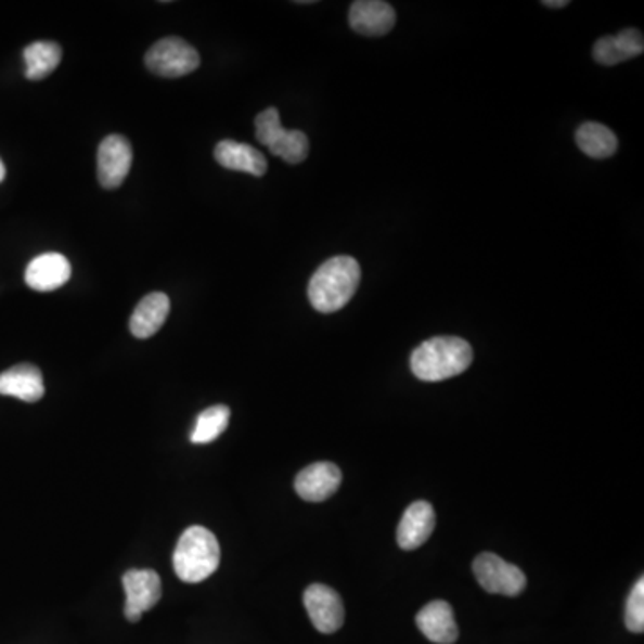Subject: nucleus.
<instances>
[{"label":"nucleus","instance_id":"obj_1","mask_svg":"<svg viewBox=\"0 0 644 644\" xmlns=\"http://www.w3.org/2000/svg\"><path fill=\"white\" fill-rule=\"evenodd\" d=\"M360 278L362 271L351 256L330 258L319 267L310 280L308 299L318 312H338L351 301L360 285Z\"/></svg>","mask_w":644,"mask_h":644},{"label":"nucleus","instance_id":"obj_2","mask_svg":"<svg viewBox=\"0 0 644 644\" xmlns=\"http://www.w3.org/2000/svg\"><path fill=\"white\" fill-rule=\"evenodd\" d=\"M473 362V348L464 338L434 337L410 358L412 373L423 382H445L464 373Z\"/></svg>","mask_w":644,"mask_h":644},{"label":"nucleus","instance_id":"obj_3","mask_svg":"<svg viewBox=\"0 0 644 644\" xmlns=\"http://www.w3.org/2000/svg\"><path fill=\"white\" fill-rule=\"evenodd\" d=\"M175 571L184 583L205 582L220 564V544L205 527H190L179 537L175 550Z\"/></svg>","mask_w":644,"mask_h":644},{"label":"nucleus","instance_id":"obj_4","mask_svg":"<svg viewBox=\"0 0 644 644\" xmlns=\"http://www.w3.org/2000/svg\"><path fill=\"white\" fill-rule=\"evenodd\" d=\"M256 140L266 145L278 158L285 159L286 164H301L308 156L307 134L302 131H288L283 128L280 113L276 107H267L255 120Z\"/></svg>","mask_w":644,"mask_h":644},{"label":"nucleus","instance_id":"obj_5","mask_svg":"<svg viewBox=\"0 0 644 644\" xmlns=\"http://www.w3.org/2000/svg\"><path fill=\"white\" fill-rule=\"evenodd\" d=\"M199 63L201 57L194 47L178 36L156 41L145 54L149 70L162 77L186 76L199 67Z\"/></svg>","mask_w":644,"mask_h":644},{"label":"nucleus","instance_id":"obj_6","mask_svg":"<svg viewBox=\"0 0 644 644\" xmlns=\"http://www.w3.org/2000/svg\"><path fill=\"white\" fill-rule=\"evenodd\" d=\"M473 571L487 593L517 596L527 588L525 572L494 553H480L473 563Z\"/></svg>","mask_w":644,"mask_h":644},{"label":"nucleus","instance_id":"obj_7","mask_svg":"<svg viewBox=\"0 0 644 644\" xmlns=\"http://www.w3.org/2000/svg\"><path fill=\"white\" fill-rule=\"evenodd\" d=\"M126 607L124 614L131 623H137L143 614L151 610L162 598V580L153 569H131L123 578Z\"/></svg>","mask_w":644,"mask_h":644},{"label":"nucleus","instance_id":"obj_8","mask_svg":"<svg viewBox=\"0 0 644 644\" xmlns=\"http://www.w3.org/2000/svg\"><path fill=\"white\" fill-rule=\"evenodd\" d=\"M133 165V147L123 134H110L99 145L98 176L104 189H117Z\"/></svg>","mask_w":644,"mask_h":644},{"label":"nucleus","instance_id":"obj_9","mask_svg":"<svg viewBox=\"0 0 644 644\" xmlns=\"http://www.w3.org/2000/svg\"><path fill=\"white\" fill-rule=\"evenodd\" d=\"M313 627L322 634H333L344 624V604L337 591L322 583H313L302 596Z\"/></svg>","mask_w":644,"mask_h":644},{"label":"nucleus","instance_id":"obj_10","mask_svg":"<svg viewBox=\"0 0 644 644\" xmlns=\"http://www.w3.org/2000/svg\"><path fill=\"white\" fill-rule=\"evenodd\" d=\"M343 481V473L337 465L330 464V462H318V464L308 465L297 475L296 492L305 501L327 500L337 492Z\"/></svg>","mask_w":644,"mask_h":644},{"label":"nucleus","instance_id":"obj_11","mask_svg":"<svg viewBox=\"0 0 644 644\" xmlns=\"http://www.w3.org/2000/svg\"><path fill=\"white\" fill-rule=\"evenodd\" d=\"M396 24V11L384 0H358L349 8V26L358 35L384 36Z\"/></svg>","mask_w":644,"mask_h":644},{"label":"nucleus","instance_id":"obj_12","mask_svg":"<svg viewBox=\"0 0 644 644\" xmlns=\"http://www.w3.org/2000/svg\"><path fill=\"white\" fill-rule=\"evenodd\" d=\"M70 261L60 253L36 256L27 266L26 283L36 292H52L70 280Z\"/></svg>","mask_w":644,"mask_h":644},{"label":"nucleus","instance_id":"obj_13","mask_svg":"<svg viewBox=\"0 0 644 644\" xmlns=\"http://www.w3.org/2000/svg\"><path fill=\"white\" fill-rule=\"evenodd\" d=\"M435 512L428 501H415L404 511L398 527V544L407 552L417 550L434 533Z\"/></svg>","mask_w":644,"mask_h":644},{"label":"nucleus","instance_id":"obj_14","mask_svg":"<svg viewBox=\"0 0 644 644\" xmlns=\"http://www.w3.org/2000/svg\"><path fill=\"white\" fill-rule=\"evenodd\" d=\"M415 623L432 643L453 644L459 640V627L455 623L453 608L445 600H437L421 608Z\"/></svg>","mask_w":644,"mask_h":644},{"label":"nucleus","instance_id":"obj_15","mask_svg":"<svg viewBox=\"0 0 644 644\" xmlns=\"http://www.w3.org/2000/svg\"><path fill=\"white\" fill-rule=\"evenodd\" d=\"M0 394L36 403L43 398L46 385L40 369L31 363H21L0 374Z\"/></svg>","mask_w":644,"mask_h":644},{"label":"nucleus","instance_id":"obj_16","mask_svg":"<svg viewBox=\"0 0 644 644\" xmlns=\"http://www.w3.org/2000/svg\"><path fill=\"white\" fill-rule=\"evenodd\" d=\"M644 38L637 29H624L616 36H604L594 43L593 56L607 67L643 54Z\"/></svg>","mask_w":644,"mask_h":644},{"label":"nucleus","instance_id":"obj_17","mask_svg":"<svg viewBox=\"0 0 644 644\" xmlns=\"http://www.w3.org/2000/svg\"><path fill=\"white\" fill-rule=\"evenodd\" d=\"M215 159L224 169L247 172L250 176L266 175L267 159L258 149L250 147L247 143L235 142V140H222L215 147Z\"/></svg>","mask_w":644,"mask_h":644},{"label":"nucleus","instance_id":"obj_18","mask_svg":"<svg viewBox=\"0 0 644 644\" xmlns=\"http://www.w3.org/2000/svg\"><path fill=\"white\" fill-rule=\"evenodd\" d=\"M170 299L164 292H153L143 297L142 301L134 308L129 330L137 338L153 337L159 327L164 326L169 318Z\"/></svg>","mask_w":644,"mask_h":644},{"label":"nucleus","instance_id":"obj_19","mask_svg":"<svg viewBox=\"0 0 644 644\" xmlns=\"http://www.w3.org/2000/svg\"><path fill=\"white\" fill-rule=\"evenodd\" d=\"M62 47L56 41H35L24 49V62H26V77L31 81H40L51 76L62 62Z\"/></svg>","mask_w":644,"mask_h":644},{"label":"nucleus","instance_id":"obj_20","mask_svg":"<svg viewBox=\"0 0 644 644\" xmlns=\"http://www.w3.org/2000/svg\"><path fill=\"white\" fill-rule=\"evenodd\" d=\"M577 143L580 151L591 158H610L618 151V139L610 129L598 123H585L577 129Z\"/></svg>","mask_w":644,"mask_h":644},{"label":"nucleus","instance_id":"obj_21","mask_svg":"<svg viewBox=\"0 0 644 644\" xmlns=\"http://www.w3.org/2000/svg\"><path fill=\"white\" fill-rule=\"evenodd\" d=\"M231 412L224 404H215L210 409L203 410L197 420H195L194 432L190 435V440L194 445H210L224 434L230 425Z\"/></svg>","mask_w":644,"mask_h":644},{"label":"nucleus","instance_id":"obj_22","mask_svg":"<svg viewBox=\"0 0 644 644\" xmlns=\"http://www.w3.org/2000/svg\"><path fill=\"white\" fill-rule=\"evenodd\" d=\"M624 623L627 629L634 634L644 632V580L640 578L635 583L629 600H627V610H624Z\"/></svg>","mask_w":644,"mask_h":644},{"label":"nucleus","instance_id":"obj_23","mask_svg":"<svg viewBox=\"0 0 644 644\" xmlns=\"http://www.w3.org/2000/svg\"><path fill=\"white\" fill-rule=\"evenodd\" d=\"M542 4L548 5V8H566L569 4L568 0H546V2H542Z\"/></svg>","mask_w":644,"mask_h":644},{"label":"nucleus","instance_id":"obj_24","mask_svg":"<svg viewBox=\"0 0 644 644\" xmlns=\"http://www.w3.org/2000/svg\"><path fill=\"white\" fill-rule=\"evenodd\" d=\"M4 178H5L4 162H2V159H0V183H2V181H4Z\"/></svg>","mask_w":644,"mask_h":644}]
</instances>
